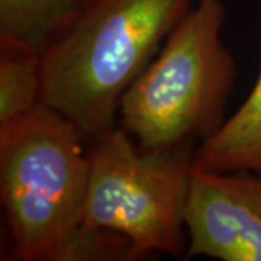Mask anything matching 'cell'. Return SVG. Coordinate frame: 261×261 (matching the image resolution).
I'll use <instances>...</instances> for the list:
<instances>
[{
  "label": "cell",
  "instance_id": "cell-5",
  "mask_svg": "<svg viewBox=\"0 0 261 261\" xmlns=\"http://www.w3.org/2000/svg\"><path fill=\"white\" fill-rule=\"evenodd\" d=\"M186 258L261 261V176L193 167Z\"/></svg>",
  "mask_w": 261,
  "mask_h": 261
},
{
  "label": "cell",
  "instance_id": "cell-6",
  "mask_svg": "<svg viewBox=\"0 0 261 261\" xmlns=\"http://www.w3.org/2000/svg\"><path fill=\"white\" fill-rule=\"evenodd\" d=\"M92 0H0V49L42 57Z\"/></svg>",
  "mask_w": 261,
  "mask_h": 261
},
{
  "label": "cell",
  "instance_id": "cell-4",
  "mask_svg": "<svg viewBox=\"0 0 261 261\" xmlns=\"http://www.w3.org/2000/svg\"><path fill=\"white\" fill-rule=\"evenodd\" d=\"M195 149V142L144 149L123 128L106 130L89 152L86 226L123 237L134 260L186 255Z\"/></svg>",
  "mask_w": 261,
  "mask_h": 261
},
{
  "label": "cell",
  "instance_id": "cell-3",
  "mask_svg": "<svg viewBox=\"0 0 261 261\" xmlns=\"http://www.w3.org/2000/svg\"><path fill=\"white\" fill-rule=\"evenodd\" d=\"M222 0H196L123 94L122 128L144 149L205 141L219 129L237 65L221 38Z\"/></svg>",
  "mask_w": 261,
  "mask_h": 261
},
{
  "label": "cell",
  "instance_id": "cell-8",
  "mask_svg": "<svg viewBox=\"0 0 261 261\" xmlns=\"http://www.w3.org/2000/svg\"><path fill=\"white\" fill-rule=\"evenodd\" d=\"M0 135L28 119L42 103L41 57L0 49Z\"/></svg>",
  "mask_w": 261,
  "mask_h": 261
},
{
  "label": "cell",
  "instance_id": "cell-7",
  "mask_svg": "<svg viewBox=\"0 0 261 261\" xmlns=\"http://www.w3.org/2000/svg\"><path fill=\"white\" fill-rule=\"evenodd\" d=\"M193 167L261 176V70L240 109L195 149Z\"/></svg>",
  "mask_w": 261,
  "mask_h": 261
},
{
  "label": "cell",
  "instance_id": "cell-2",
  "mask_svg": "<svg viewBox=\"0 0 261 261\" xmlns=\"http://www.w3.org/2000/svg\"><path fill=\"white\" fill-rule=\"evenodd\" d=\"M193 0H92L41 58L42 102L93 142Z\"/></svg>",
  "mask_w": 261,
  "mask_h": 261
},
{
  "label": "cell",
  "instance_id": "cell-1",
  "mask_svg": "<svg viewBox=\"0 0 261 261\" xmlns=\"http://www.w3.org/2000/svg\"><path fill=\"white\" fill-rule=\"evenodd\" d=\"M83 141L44 102L0 135V200L15 258L134 260L123 237L84 224L90 160Z\"/></svg>",
  "mask_w": 261,
  "mask_h": 261
}]
</instances>
